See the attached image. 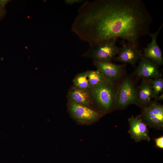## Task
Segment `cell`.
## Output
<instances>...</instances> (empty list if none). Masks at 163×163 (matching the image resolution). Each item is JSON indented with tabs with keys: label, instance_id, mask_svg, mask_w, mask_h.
Masks as SVG:
<instances>
[{
	"label": "cell",
	"instance_id": "obj_3",
	"mask_svg": "<svg viewBox=\"0 0 163 163\" xmlns=\"http://www.w3.org/2000/svg\"><path fill=\"white\" fill-rule=\"evenodd\" d=\"M112 84L105 78L92 88V94L97 102L104 109H110L115 101V93Z\"/></svg>",
	"mask_w": 163,
	"mask_h": 163
},
{
	"label": "cell",
	"instance_id": "obj_14",
	"mask_svg": "<svg viewBox=\"0 0 163 163\" xmlns=\"http://www.w3.org/2000/svg\"><path fill=\"white\" fill-rule=\"evenodd\" d=\"M86 73L90 88L95 86L105 78L100 71L97 69L87 71Z\"/></svg>",
	"mask_w": 163,
	"mask_h": 163
},
{
	"label": "cell",
	"instance_id": "obj_16",
	"mask_svg": "<svg viewBox=\"0 0 163 163\" xmlns=\"http://www.w3.org/2000/svg\"><path fill=\"white\" fill-rule=\"evenodd\" d=\"M152 83L154 97H157L163 91V80L159 78H155L152 81Z\"/></svg>",
	"mask_w": 163,
	"mask_h": 163
},
{
	"label": "cell",
	"instance_id": "obj_20",
	"mask_svg": "<svg viewBox=\"0 0 163 163\" xmlns=\"http://www.w3.org/2000/svg\"><path fill=\"white\" fill-rule=\"evenodd\" d=\"M5 13V8L0 7V18H2Z\"/></svg>",
	"mask_w": 163,
	"mask_h": 163
},
{
	"label": "cell",
	"instance_id": "obj_7",
	"mask_svg": "<svg viewBox=\"0 0 163 163\" xmlns=\"http://www.w3.org/2000/svg\"><path fill=\"white\" fill-rule=\"evenodd\" d=\"M163 26L162 24L155 32L151 33V42L143 49V56L157 64L161 66L163 64V58L161 50L157 42V37Z\"/></svg>",
	"mask_w": 163,
	"mask_h": 163
},
{
	"label": "cell",
	"instance_id": "obj_17",
	"mask_svg": "<svg viewBox=\"0 0 163 163\" xmlns=\"http://www.w3.org/2000/svg\"><path fill=\"white\" fill-rule=\"evenodd\" d=\"M156 146L160 148H163V137H159L155 140Z\"/></svg>",
	"mask_w": 163,
	"mask_h": 163
},
{
	"label": "cell",
	"instance_id": "obj_10",
	"mask_svg": "<svg viewBox=\"0 0 163 163\" xmlns=\"http://www.w3.org/2000/svg\"><path fill=\"white\" fill-rule=\"evenodd\" d=\"M159 66L143 56L136 69L135 73L138 76L144 79L158 78L160 76Z\"/></svg>",
	"mask_w": 163,
	"mask_h": 163
},
{
	"label": "cell",
	"instance_id": "obj_19",
	"mask_svg": "<svg viewBox=\"0 0 163 163\" xmlns=\"http://www.w3.org/2000/svg\"><path fill=\"white\" fill-rule=\"evenodd\" d=\"M9 2L7 0H0V7L2 8H4L5 5Z\"/></svg>",
	"mask_w": 163,
	"mask_h": 163
},
{
	"label": "cell",
	"instance_id": "obj_9",
	"mask_svg": "<svg viewBox=\"0 0 163 163\" xmlns=\"http://www.w3.org/2000/svg\"><path fill=\"white\" fill-rule=\"evenodd\" d=\"M144 120L150 125L161 128L163 126V107L160 104L152 103L144 108L142 113Z\"/></svg>",
	"mask_w": 163,
	"mask_h": 163
},
{
	"label": "cell",
	"instance_id": "obj_18",
	"mask_svg": "<svg viewBox=\"0 0 163 163\" xmlns=\"http://www.w3.org/2000/svg\"><path fill=\"white\" fill-rule=\"evenodd\" d=\"M82 0H65L64 2L67 5H72L76 3L84 2Z\"/></svg>",
	"mask_w": 163,
	"mask_h": 163
},
{
	"label": "cell",
	"instance_id": "obj_5",
	"mask_svg": "<svg viewBox=\"0 0 163 163\" xmlns=\"http://www.w3.org/2000/svg\"><path fill=\"white\" fill-rule=\"evenodd\" d=\"M94 65L104 78L112 84L118 80L124 70L125 65H117L111 61L93 59Z\"/></svg>",
	"mask_w": 163,
	"mask_h": 163
},
{
	"label": "cell",
	"instance_id": "obj_12",
	"mask_svg": "<svg viewBox=\"0 0 163 163\" xmlns=\"http://www.w3.org/2000/svg\"><path fill=\"white\" fill-rule=\"evenodd\" d=\"M70 101L89 107L91 104L90 93L88 89H82L75 87L69 92Z\"/></svg>",
	"mask_w": 163,
	"mask_h": 163
},
{
	"label": "cell",
	"instance_id": "obj_11",
	"mask_svg": "<svg viewBox=\"0 0 163 163\" xmlns=\"http://www.w3.org/2000/svg\"><path fill=\"white\" fill-rule=\"evenodd\" d=\"M130 131L132 137L137 141L146 140L149 141L147 125L140 119L132 116L128 120Z\"/></svg>",
	"mask_w": 163,
	"mask_h": 163
},
{
	"label": "cell",
	"instance_id": "obj_6",
	"mask_svg": "<svg viewBox=\"0 0 163 163\" xmlns=\"http://www.w3.org/2000/svg\"><path fill=\"white\" fill-rule=\"evenodd\" d=\"M121 43L122 46L118 55L114 59L116 61L129 63L133 66H134L143 56L142 51L138 48V46L125 43V40H123Z\"/></svg>",
	"mask_w": 163,
	"mask_h": 163
},
{
	"label": "cell",
	"instance_id": "obj_13",
	"mask_svg": "<svg viewBox=\"0 0 163 163\" xmlns=\"http://www.w3.org/2000/svg\"><path fill=\"white\" fill-rule=\"evenodd\" d=\"M138 92L137 101L142 104H148L154 97L152 81L143 78Z\"/></svg>",
	"mask_w": 163,
	"mask_h": 163
},
{
	"label": "cell",
	"instance_id": "obj_4",
	"mask_svg": "<svg viewBox=\"0 0 163 163\" xmlns=\"http://www.w3.org/2000/svg\"><path fill=\"white\" fill-rule=\"evenodd\" d=\"M138 91L133 82L129 78L125 79L115 93V101L123 107L137 101Z\"/></svg>",
	"mask_w": 163,
	"mask_h": 163
},
{
	"label": "cell",
	"instance_id": "obj_15",
	"mask_svg": "<svg viewBox=\"0 0 163 163\" xmlns=\"http://www.w3.org/2000/svg\"><path fill=\"white\" fill-rule=\"evenodd\" d=\"M73 82L75 87L85 89L90 88L86 72L78 74Z\"/></svg>",
	"mask_w": 163,
	"mask_h": 163
},
{
	"label": "cell",
	"instance_id": "obj_1",
	"mask_svg": "<svg viewBox=\"0 0 163 163\" xmlns=\"http://www.w3.org/2000/svg\"><path fill=\"white\" fill-rule=\"evenodd\" d=\"M153 20L141 0L87 1L79 8L71 30L90 47L118 38L138 46L141 37L150 35Z\"/></svg>",
	"mask_w": 163,
	"mask_h": 163
},
{
	"label": "cell",
	"instance_id": "obj_8",
	"mask_svg": "<svg viewBox=\"0 0 163 163\" xmlns=\"http://www.w3.org/2000/svg\"><path fill=\"white\" fill-rule=\"evenodd\" d=\"M69 108L70 112L77 120L82 123H88L96 120L98 113L89 107L70 101Z\"/></svg>",
	"mask_w": 163,
	"mask_h": 163
},
{
	"label": "cell",
	"instance_id": "obj_2",
	"mask_svg": "<svg viewBox=\"0 0 163 163\" xmlns=\"http://www.w3.org/2000/svg\"><path fill=\"white\" fill-rule=\"evenodd\" d=\"M117 38H114L105 41L98 45L90 48L84 52L82 56L100 60L111 61L121 49L116 45Z\"/></svg>",
	"mask_w": 163,
	"mask_h": 163
}]
</instances>
